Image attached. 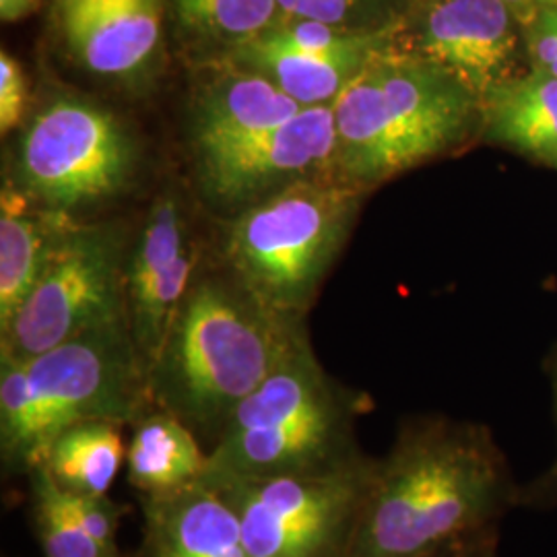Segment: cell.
I'll return each mask as SVG.
<instances>
[{"label":"cell","mask_w":557,"mask_h":557,"mask_svg":"<svg viewBox=\"0 0 557 557\" xmlns=\"http://www.w3.org/2000/svg\"><path fill=\"white\" fill-rule=\"evenodd\" d=\"M421 57L462 85L481 108L518 77L515 13L504 0H436L423 23Z\"/></svg>","instance_id":"obj_12"},{"label":"cell","mask_w":557,"mask_h":557,"mask_svg":"<svg viewBox=\"0 0 557 557\" xmlns=\"http://www.w3.org/2000/svg\"><path fill=\"white\" fill-rule=\"evenodd\" d=\"M176 17L190 36L230 48V54L275 27L277 0H174Z\"/></svg>","instance_id":"obj_21"},{"label":"cell","mask_w":557,"mask_h":557,"mask_svg":"<svg viewBox=\"0 0 557 557\" xmlns=\"http://www.w3.org/2000/svg\"><path fill=\"white\" fill-rule=\"evenodd\" d=\"M549 7H557V0H549Z\"/></svg>","instance_id":"obj_30"},{"label":"cell","mask_w":557,"mask_h":557,"mask_svg":"<svg viewBox=\"0 0 557 557\" xmlns=\"http://www.w3.org/2000/svg\"><path fill=\"white\" fill-rule=\"evenodd\" d=\"M361 411L358 397L326 376L306 337L239 403L207 453L200 483L225 487L337 467L363 453L356 436Z\"/></svg>","instance_id":"obj_5"},{"label":"cell","mask_w":557,"mask_h":557,"mask_svg":"<svg viewBox=\"0 0 557 557\" xmlns=\"http://www.w3.org/2000/svg\"><path fill=\"white\" fill-rule=\"evenodd\" d=\"M524 40L533 69L557 79V7H543L524 23Z\"/></svg>","instance_id":"obj_25"},{"label":"cell","mask_w":557,"mask_h":557,"mask_svg":"<svg viewBox=\"0 0 557 557\" xmlns=\"http://www.w3.org/2000/svg\"><path fill=\"white\" fill-rule=\"evenodd\" d=\"M195 262L178 199L163 195L153 202L124 269L126 319L147 374L193 287Z\"/></svg>","instance_id":"obj_11"},{"label":"cell","mask_w":557,"mask_h":557,"mask_svg":"<svg viewBox=\"0 0 557 557\" xmlns=\"http://www.w3.org/2000/svg\"><path fill=\"white\" fill-rule=\"evenodd\" d=\"M126 444V478L139 494H165L197 483L207 448L174 413L153 407L133 425Z\"/></svg>","instance_id":"obj_17"},{"label":"cell","mask_w":557,"mask_h":557,"mask_svg":"<svg viewBox=\"0 0 557 557\" xmlns=\"http://www.w3.org/2000/svg\"><path fill=\"white\" fill-rule=\"evenodd\" d=\"M481 124L492 143L557 170V79L533 69L504 83L481 103Z\"/></svg>","instance_id":"obj_16"},{"label":"cell","mask_w":557,"mask_h":557,"mask_svg":"<svg viewBox=\"0 0 557 557\" xmlns=\"http://www.w3.org/2000/svg\"><path fill=\"white\" fill-rule=\"evenodd\" d=\"M358 190L319 174L248 207L227 236L234 277L271 308L301 319L347 238Z\"/></svg>","instance_id":"obj_6"},{"label":"cell","mask_w":557,"mask_h":557,"mask_svg":"<svg viewBox=\"0 0 557 557\" xmlns=\"http://www.w3.org/2000/svg\"><path fill=\"white\" fill-rule=\"evenodd\" d=\"M124 269L112 232L64 225L36 287L0 333V358L25 361L128 320Z\"/></svg>","instance_id":"obj_8"},{"label":"cell","mask_w":557,"mask_h":557,"mask_svg":"<svg viewBox=\"0 0 557 557\" xmlns=\"http://www.w3.org/2000/svg\"><path fill=\"white\" fill-rule=\"evenodd\" d=\"M137 149L124 124L94 101L60 96L46 103L21 137V184L48 211L69 213L116 195Z\"/></svg>","instance_id":"obj_9"},{"label":"cell","mask_w":557,"mask_h":557,"mask_svg":"<svg viewBox=\"0 0 557 557\" xmlns=\"http://www.w3.org/2000/svg\"><path fill=\"white\" fill-rule=\"evenodd\" d=\"M124 425L116 421H85L66 428L50 444L41 465L69 494L108 496L126 462Z\"/></svg>","instance_id":"obj_20"},{"label":"cell","mask_w":557,"mask_h":557,"mask_svg":"<svg viewBox=\"0 0 557 557\" xmlns=\"http://www.w3.org/2000/svg\"><path fill=\"white\" fill-rule=\"evenodd\" d=\"M554 398H556L557 423V366L554 372ZM518 508H533V510L557 508V448L556 457L549 462V467L537 478L531 479L527 485H520Z\"/></svg>","instance_id":"obj_27"},{"label":"cell","mask_w":557,"mask_h":557,"mask_svg":"<svg viewBox=\"0 0 557 557\" xmlns=\"http://www.w3.org/2000/svg\"><path fill=\"white\" fill-rule=\"evenodd\" d=\"M498 527H490L475 535L458 539L430 557H499Z\"/></svg>","instance_id":"obj_28"},{"label":"cell","mask_w":557,"mask_h":557,"mask_svg":"<svg viewBox=\"0 0 557 557\" xmlns=\"http://www.w3.org/2000/svg\"><path fill=\"white\" fill-rule=\"evenodd\" d=\"M153 407L128 320L89 331L25 361L0 358L4 473L27 475L71 425H133Z\"/></svg>","instance_id":"obj_3"},{"label":"cell","mask_w":557,"mask_h":557,"mask_svg":"<svg viewBox=\"0 0 557 557\" xmlns=\"http://www.w3.org/2000/svg\"><path fill=\"white\" fill-rule=\"evenodd\" d=\"M168 0H54L71 57L98 77L139 79L160 50Z\"/></svg>","instance_id":"obj_13"},{"label":"cell","mask_w":557,"mask_h":557,"mask_svg":"<svg viewBox=\"0 0 557 557\" xmlns=\"http://www.w3.org/2000/svg\"><path fill=\"white\" fill-rule=\"evenodd\" d=\"M379 458L239 481L220 490L236 508L250 557H345Z\"/></svg>","instance_id":"obj_7"},{"label":"cell","mask_w":557,"mask_h":557,"mask_svg":"<svg viewBox=\"0 0 557 557\" xmlns=\"http://www.w3.org/2000/svg\"><path fill=\"white\" fill-rule=\"evenodd\" d=\"M278 20L320 21L326 25L349 27L376 0H277Z\"/></svg>","instance_id":"obj_24"},{"label":"cell","mask_w":557,"mask_h":557,"mask_svg":"<svg viewBox=\"0 0 557 557\" xmlns=\"http://www.w3.org/2000/svg\"><path fill=\"white\" fill-rule=\"evenodd\" d=\"M382 50L317 54L287 46L271 38L269 34H262L257 40L227 54V59L257 69L269 79L275 81L301 108H312L337 100L347 83Z\"/></svg>","instance_id":"obj_18"},{"label":"cell","mask_w":557,"mask_h":557,"mask_svg":"<svg viewBox=\"0 0 557 557\" xmlns=\"http://www.w3.org/2000/svg\"><path fill=\"white\" fill-rule=\"evenodd\" d=\"M64 496L75 517L79 518L83 529L98 541V545L112 556H122L116 545L120 518L124 512L122 506L108 496H85V494H69V492H64Z\"/></svg>","instance_id":"obj_23"},{"label":"cell","mask_w":557,"mask_h":557,"mask_svg":"<svg viewBox=\"0 0 557 557\" xmlns=\"http://www.w3.org/2000/svg\"><path fill=\"white\" fill-rule=\"evenodd\" d=\"M40 7V0H0V20L4 23L29 17Z\"/></svg>","instance_id":"obj_29"},{"label":"cell","mask_w":557,"mask_h":557,"mask_svg":"<svg viewBox=\"0 0 557 557\" xmlns=\"http://www.w3.org/2000/svg\"><path fill=\"white\" fill-rule=\"evenodd\" d=\"M230 62L197 94L193 112L197 149L273 128L304 110L275 81L257 69Z\"/></svg>","instance_id":"obj_15"},{"label":"cell","mask_w":557,"mask_h":557,"mask_svg":"<svg viewBox=\"0 0 557 557\" xmlns=\"http://www.w3.org/2000/svg\"><path fill=\"white\" fill-rule=\"evenodd\" d=\"M205 190L220 202L264 199L292 182L335 168L333 103L304 108L278 126L197 149Z\"/></svg>","instance_id":"obj_10"},{"label":"cell","mask_w":557,"mask_h":557,"mask_svg":"<svg viewBox=\"0 0 557 557\" xmlns=\"http://www.w3.org/2000/svg\"><path fill=\"white\" fill-rule=\"evenodd\" d=\"M66 213L48 211L34 215L15 202V197L2 195L0 215V333L20 312L23 301L36 287L48 255L59 238Z\"/></svg>","instance_id":"obj_19"},{"label":"cell","mask_w":557,"mask_h":557,"mask_svg":"<svg viewBox=\"0 0 557 557\" xmlns=\"http://www.w3.org/2000/svg\"><path fill=\"white\" fill-rule=\"evenodd\" d=\"M518 490L487 425L409 419L376 462L345 557H430L498 527L518 508Z\"/></svg>","instance_id":"obj_1"},{"label":"cell","mask_w":557,"mask_h":557,"mask_svg":"<svg viewBox=\"0 0 557 557\" xmlns=\"http://www.w3.org/2000/svg\"><path fill=\"white\" fill-rule=\"evenodd\" d=\"M335 168L370 186L446 153L467 137L478 100L434 62L384 48L333 101Z\"/></svg>","instance_id":"obj_4"},{"label":"cell","mask_w":557,"mask_h":557,"mask_svg":"<svg viewBox=\"0 0 557 557\" xmlns=\"http://www.w3.org/2000/svg\"><path fill=\"white\" fill-rule=\"evenodd\" d=\"M27 108V77L17 60L0 54V131L7 135L20 124Z\"/></svg>","instance_id":"obj_26"},{"label":"cell","mask_w":557,"mask_h":557,"mask_svg":"<svg viewBox=\"0 0 557 557\" xmlns=\"http://www.w3.org/2000/svg\"><path fill=\"white\" fill-rule=\"evenodd\" d=\"M32 490V520L44 557H122L108 554L71 510L64 492L44 465L27 473Z\"/></svg>","instance_id":"obj_22"},{"label":"cell","mask_w":557,"mask_h":557,"mask_svg":"<svg viewBox=\"0 0 557 557\" xmlns=\"http://www.w3.org/2000/svg\"><path fill=\"white\" fill-rule=\"evenodd\" d=\"M306 337L301 319L271 308L238 278H200L147 374L153 405L213 448L239 403Z\"/></svg>","instance_id":"obj_2"},{"label":"cell","mask_w":557,"mask_h":557,"mask_svg":"<svg viewBox=\"0 0 557 557\" xmlns=\"http://www.w3.org/2000/svg\"><path fill=\"white\" fill-rule=\"evenodd\" d=\"M139 502L143 557H250L238 512L220 490L197 481Z\"/></svg>","instance_id":"obj_14"}]
</instances>
